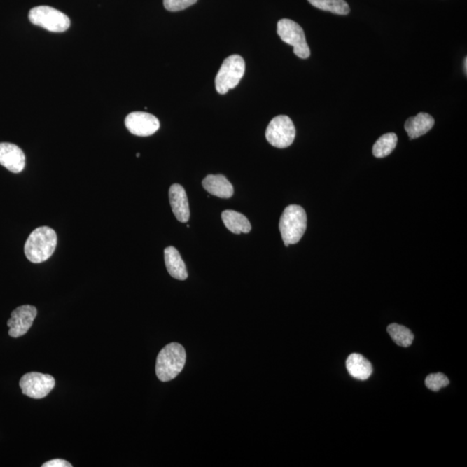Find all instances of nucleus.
I'll return each instance as SVG.
<instances>
[{
    "mask_svg": "<svg viewBox=\"0 0 467 467\" xmlns=\"http://www.w3.org/2000/svg\"><path fill=\"white\" fill-rule=\"evenodd\" d=\"M307 223V213L301 206L292 204L284 209L279 228L286 247L300 241L306 232Z\"/></svg>",
    "mask_w": 467,
    "mask_h": 467,
    "instance_id": "nucleus-3",
    "label": "nucleus"
},
{
    "mask_svg": "<svg viewBox=\"0 0 467 467\" xmlns=\"http://www.w3.org/2000/svg\"><path fill=\"white\" fill-rule=\"evenodd\" d=\"M36 315L38 310L31 305H24L15 309L11 314V319L7 321V326L10 328L9 336L17 338L25 335L31 328Z\"/></svg>",
    "mask_w": 467,
    "mask_h": 467,
    "instance_id": "nucleus-9",
    "label": "nucleus"
},
{
    "mask_svg": "<svg viewBox=\"0 0 467 467\" xmlns=\"http://www.w3.org/2000/svg\"><path fill=\"white\" fill-rule=\"evenodd\" d=\"M43 467H72L71 463L62 459H53V461L44 463Z\"/></svg>",
    "mask_w": 467,
    "mask_h": 467,
    "instance_id": "nucleus-23",
    "label": "nucleus"
},
{
    "mask_svg": "<svg viewBox=\"0 0 467 467\" xmlns=\"http://www.w3.org/2000/svg\"><path fill=\"white\" fill-rule=\"evenodd\" d=\"M125 125L131 134L141 137L155 134L160 127V121L155 116L145 112L130 113L125 120Z\"/></svg>",
    "mask_w": 467,
    "mask_h": 467,
    "instance_id": "nucleus-10",
    "label": "nucleus"
},
{
    "mask_svg": "<svg viewBox=\"0 0 467 467\" xmlns=\"http://www.w3.org/2000/svg\"><path fill=\"white\" fill-rule=\"evenodd\" d=\"M387 330L393 341L399 347H409L413 343L414 334L405 326L391 323L388 326Z\"/></svg>",
    "mask_w": 467,
    "mask_h": 467,
    "instance_id": "nucleus-20",
    "label": "nucleus"
},
{
    "mask_svg": "<svg viewBox=\"0 0 467 467\" xmlns=\"http://www.w3.org/2000/svg\"><path fill=\"white\" fill-rule=\"evenodd\" d=\"M186 362V353L181 344H167L158 355L155 368L157 377L161 382L174 380L181 373Z\"/></svg>",
    "mask_w": 467,
    "mask_h": 467,
    "instance_id": "nucleus-2",
    "label": "nucleus"
},
{
    "mask_svg": "<svg viewBox=\"0 0 467 467\" xmlns=\"http://www.w3.org/2000/svg\"><path fill=\"white\" fill-rule=\"evenodd\" d=\"M169 198L176 218L181 223L188 222L190 215L189 202L183 187L179 183L172 185L169 190Z\"/></svg>",
    "mask_w": 467,
    "mask_h": 467,
    "instance_id": "nucleus-12",
    "label": "nucleus"
},
{
    "mask_svg": "<svg viewBox=\"0 0 467 467\" xmlns=\"http://www.w3.org/2000/svg\"><path fill=\"white\" fill-rule=\"evenodd\" d=\"M56 382L50 375L29 372L22 377L20 386L24 395L33 399H42L50 394Z\"/></svg>",
    "mask_w": 467,
    "mask_h": 467,
    "instance_id": "nucleus-8",
    "label": "nucleus"
},
{
    "mask_svg": "<svg viewBox=\"0 0 467 467\" xmlns=\"http://www.w3.org/2000/svg\"><path fill=\"white\" fill-rule=\"evenodd\" d=\"M464 69H465V73H466V72H467V58L466 57L465 58V60H464Z\"/></svg>",
    "mask_w": 467,
    "mask_h": 467,
    "instance_id": "nucleus-24",
    "label": "nucleus"
},
{
    "mask_svg": "<svg viewBox=\"0 0 467 467\" xmlns=\"http://www.w3.org/2000/svg\"><path fill=\"white\" fill-rule=\"evenodd\" d=\"M222 219L227 229L235 235L248 234L251 230V224L244 215L234 211H224Z\"/></svg>",
    "mask_w": 467,
    "mask_h": 467,
    "instance_id": "nucleus-17",
    "label": "nucleus"
},
{
    "mask_svg": "<svg viewBox=\"0 0 467 467\" xmlns=\"http://www.w3.org/2000/svg\"><path fill=\"white\" fill-rule=\"evenodd\" d=\"M0 165L13 174H20L25 167L23 151L12 143H0Z\"/></svg>",
    "mask_w": 467,
    "mask_h": 467,
    "instance_id": "nucleus-11",
    "label": "nucleus"
},
{
    "mask_svg": "<svg viewBox=\"0 0 467 467\" xmlns=\"http://www.w3.org/2000/svg\"><path fill=\"white\" fill-rule=\"evenodd\" d=\"M435 126V119L426 113L410 117L405 123V130L410 139H417L428 132Z\"/></svg>",
    "mask_w": 467,
    "mask_h": 467,
    "instance_id": "nucleus-14",
    "label": "nucleus"
},
{
    "mask_svg": "<svg viewBox=\"0 0 467 467\" xmlns=\"http://www.w3.org/2000/svg\"><path fill=\"white\" fill-rule=\"evenodd\" d=\"M197 0H164L165 8L170 12H179L194 5Z\"/></svg>",
    "mask_w": 467,
    "mask_h": 467,
    "instance_id": "nucleus-22",
    "label": "nucleus"
},
{
    "mask_svg": "<svg viewBox=\"0 0 467 467\" xmlns=\"http://www.w3.org/2000/svg\"><path fill=\"white\" fill-rule=\"evenodd\" d=\"M165 263L168 273L172 277L179 281H186L188 278L185 263L179 252L174 247H168L165 249Z\"/></svg>",
    "mask_w": 467,
    "mask_h": 467,
    "instance_id": "nucleus-15",
    "label": "nucleus"
},
{
    "mask_svg": "<svg viewBox=\"0 0 467 467\" xmlns=\"http://www.w3.org/2000/svg\"><path fill=\"white\" fill-rule=\"evenodd\" d=\"M347 369L352 377L360 381L367 380L373 372V368L365 356L352 353L347 360Z\"/></svg>",
    "mask_w": 467,
    "mask_h": 467,
    "instance_id": "nucleus-16",
    "label": "nucleus"
},
{
    "mask_svg": "<svg viewBox=\"0 0 467 467\" xmlns=\"http://www.w3.org/2000/svg\"><path fill=\"white\" fill-rule=\"evenodd\" d=\"M397 141L398 139L394 132H389L381 136L373 146V155L376 158L387 157L395 150Z\"/></svg>",
    "mask_w": 467,
    "mask_h": 467,
    "instance_id": "nucleus-18",
    "label": "nucleus"
},
{
    "mask_svg": "<svg viewBox=\"0 0 467 467\" xmlns=\"http://www.w3.org/2000/svg\"><path fill=\"white\" fill-rule=\"evenodd\" d=\"M29 20L33 25L51 32H64L71 27L67 15L50 6L34 7L29 11Z\"/></svg>",
    "mask_w": 467,
    "mask_h": 467,
    "instance_id": "nucleus-5",
    "label": "nucleus"
},
{
    "mask_svg": "<svg viewBox=\"0 0 467 467\" xmlns=\"http://www.w3.org/2000/svg\"><path fill=\"white\" fill-rule=\"evenodd\" d=\"M203 186L207 193L220 198H230L234 194V187L222 174L208 175L203 180Z\"/></svg>",
    "mask_w": 467,
    "mask_h": 467,
    "instance_id": "nucleus-13",
    "label": "nucleus"
},
{
    "mask_svg": "<svg viewBox=\"0 0 467 467\" xmlns=\"http://www.w3.org/2000/svg\"><path fill=\"white\" fill-rule=\"evenodd\" d=\"M57 244L56 231L47 226L36 228L25 242V256L32 263H42L53 255Z\"/></svg>",
    "mask_w": 467,
    "mask_h": 467,
    "instance_id": "nucleus-1",
    "label": "nucleus"
},
{
    "mask_svg": "<svg viewBox=\"0 0 467 467\" xmlns=\"http://www.w3.org/2000/svg\"><path fill=\"white\" fill-rule=\"evenodd\" d=\"M277 33L283 42L293 47V53L298 57L307 59L311 50L307 43L306 35L299 24L288 18L278 22Z\"/></svg>",
    "mask_w": 467,
    "mask_h": 467,
    "instance_id": "nucleus-6",
    "label": "nucleus"
},
{
    "mask_svg": "<svg viewBox=\"0 0 467 467\" xmlns=\"http://www.w3.org/2000/svg\"><path fill=\"white\" fill-rule=\"evenodd\" d=\"M425 384L433 391H439L440 389L449 384V380L442 373H435L426 377Z\"/></svg>",
    "mask_w": 467,
    "mask_h": 467,
    "instance_id": "nucleus-21",
    "label": "nucleus"
},
{
    "mask_svg": "<svg viewBox=\"0 0 467 467\" xmlns=\"http://www.w3.org/2000/svg\"><path fill=\"white\" fill-rule=\"evenodd\" d=\"M296 130L288 116H279L270 121L266 130V139L277 148H286L293 144Z\"/></svg>",
    "mask_w": 467,
    "mask_h": 467,
    "instance_id": "nucleus-7",
    "label": "nucleus"
},
{
    "mask_svg": "<svg viewBox=\"0 0 467 467\" xmlns=\"http://www.w3.org/2000/svg\"><path fill=\"white\" fill-rule=\"evenodd\" d=\"M136 156L139 157V153L136 154Z\"/></svg>",
    "mask_w": 467,
    "mask_h": 467,
    "instance_id": "nucleus-25",
    "label": "nucleus"
},
{
    "mask_svg": "<svg viewBox=\"0 0 467 467\" xmlns=\"http://www.w3.org/2000/svg\"><path fill=\"white\" fill-rule=\"evenodd\" d=\"M312 6L326 12L337 15H348L351 12L350 6L345 0H308Z\"/></svg>",
    "mask_w": 467,
    "mask_h": 467,
    "instance_id": "nucleus-19",
    "label": "nucleus"
},
{
    "mask_svg": "<svg viewBox=\"0 0 467 467\" xmlns=\"http://www.w3.org/2000/svg\"><path fill=\"white\" fill-rule=\"evenodd\" d=\"M245 73L244 59L239 55H232L223 61L216 75V90L221 95L227 94L228 91L238 85Z\"/></svg>",
    "mask_w": 467,
    "mask_h": 467,
    "instance_id": "nucleus-4",
    "label": "nucleus"
}]
</instances>
